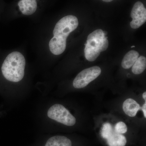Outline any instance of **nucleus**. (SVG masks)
Listing matches in <instances>:
<instances>
[{
	"mask_svg": "<svg viewBox=\"0 0 146 146\" xmlns=\"http://www.w3.org/2000/svg\"><path fill=\"white\" fill-rule=\"evenodd\" d=\"M78 26V18L73 15L65 16L57 22L53 32L54 36L49 43L53 54L58 55L65 51L68 36Z\"/></svg>",
	"mask_w": 146,
	"mask_h": 146,
	"instance_id": "1",
	"label": "nucleus"
},
{
	"mask_svg": "<svg viewBox=\"0 0 146 146\" xmlns=\"http://www.w3.org/2000/svg\"><path fill=\"white\" fill-rule=\"evenodd\" d=\"M26 60L23 55L19 52H13L5 59L2 65V73L8 81L19 82L23 78Z\"/></svg>",
	"mask_w": 146,
	"mask_h": 146,
	"instance_id": "2",
	"label": "nucleus"
},
{
	"mask_svg": "<svg viewBox=\"0 0 146 146\" xmlns=\"http://www.w3.org/2000/svg\"><path fill=\"white\" fill-rule=\"evenodd\" d=\"M48 117L64 125L72 126L76 123V119L67 108L60 104H55L48 110Z\"/></svg>",
	"mask_w": 146,
	"mask_h": 146,
	"instance_id": "3",
	"label": "nucleus"
},
{
	"mask_svg": "<svg viewBox=\"0 0 146 146\" xmlns=\"http://www.w3.org/2000/svg\"><path fill=\"white\" fill-rule=\"evenodd\" d=\"M102 70L99 67L94 66L84 69L79 73L73 82L74 87L79 89L87 86L100 75Z\"/></svg>",
	"mask_w": 146,
	"mask_h": 146,
	"instance_id": "4",
	"label": "nucleus"
},
{
	"mask_svg": "<svg viewBox=\"0 0 146 146\" xmlns=\"http://www.w3.org/2000/svg\"><path fill=\"white\" fill-rule=\"evenodd\" d=\"M133 20L130 23V26L133 29H138L143 25L146 21V9L141 2L135 3L131 13Z\"/></svg>",
	"mask_w": 146,
	"mask_h": 146,
	"instance_id": "5",
	"label": "nucleus"
},
{
	"mask_svg": "<svg viewBox=\"0 0 146 146\" xmlns=\"http://www.w3.org/2000/svg\"><path fill=\"white\" fill-rule=\"evenodd\" d=\"M18 5L21 13L26 16L32 15L37 8L36 0H20Z\"/></svg>",
	"mask_w": 146,
	"mask_h": 146,
	"instance_id": "6",
	"label": "nucleus"
},
{
	"mask_svg": "<svg viewBox=\"0 0 146 146\" xmlns=\"http://www.w3.org/2000/svg\"><path fill=\"white\" fill-rule=\"evenodd\" d=\"M123 109L126 115L133 117L136 116L138 110L141 109V107L135 100L128 98L123 103Z\"/></svg>",
	"mask_w": 146,
	"mask_h": 146,
	"instance_id": "7",
	"label": "nucleus"
},
{
	"mask_svg": "<svg viewBox=\"0 0 146 146\" xmlns=\"http://www.w3.org/2000/svg\"><path fill=\"white\" fill-rule=\"evenodd\" d=\"M72 146V141L67 137L62 136H55L49 138L44 146Z\"/></svg>",
	"mask_w": 146,
	"mask_h": 146,
	"instance_id": "8",
	"label": "nucleus"
},
{
	"mask_svg": "<svg viewBox=\"0 0 146 146\" xmlns=\"http://www.w3.org/2000/svg\"><path fill=\"white\" fill-rule=\"evenodd\" d=\"M139 56L138 52L131 50L125 55L122 61L121 65L124 69H128L133 66Z\"/></svg>",
	"mask_w": 146,
	"mask_h": 146,
	"instance_id": "9",
	"label": "nucleus"
},
{
	"mask_svg": "<svg viewBox=\"0 0 146 146\" xmlns=\"http://www.w3.org/2000/svg\"><path fill=\"white\" fill-rule=\"evenodd\" d=\"M126 143L125 136L115 131L107 139V143L109 146H125Z\"/></svg>",
	"mask_w": 146,
	"mask_h": 146,
	"instance_id": "10",
	"label": "nucleus"
},
{
	"mask_svg": "<svg viewBox=\"0 0 146 146\" xmlns=\"http://www.w3.org/2000/svg\"><path fill=\"white\" fill-rule=\"evenodd\" d=\"M146 68V57L141 56L138 58L133 64L132 68V72L135 74H140L145 70Z\"/></svg>",
	"mask_w": 146,
	"mask_h": 146,
	"instance_id": "11",
	"label": "nucleus"
},
{
	"mask_svg": "<svg viewBox=\"0 0 146 146\" xmlns=\"http://www.w3.org/2000/svg\"><path fill=\"white\" fill-rule=\"evenodd\" d=\"M101 52L99 50L91 48L88 45H85L84 49L85 56L86 59L89 61L92 62L95 61L99 56Z\"/></svg>",
	"mask_w": 146,
	"mask_h": 146,
	"instance_id": "12",
	"label": "nucleus"
},
{
	"mask_svg": "<svg viewBox=\"0 0 146 146\" xmlns=\"http://www.w3.org/2000/svg\"><path fill=\"white\" fill-rule=\"evenodd\" d=\"M113 128L109 123H105L102 128L101 135L103 138L107 139L113 132Z\"/></svg>",
	"mask_w": 146,
	"mask_h": 146,
	"instance_id": "13",
	"label": "nucleus"
},
{
	"mask_svg": "<svg viewBox=\"0 0 146 146\" xmlns=\"http://www.w3.org/2000/svg\"><path fill=\"white\" fill-rule=\"evenodd\" d=\"M104 31L102 29H97L89 35L87 37V40L94 39V40H102L105 37Z\"/></svg>",
	"mask_w": 146,
	"mask_h": 146,
	"instance_id": "14",
	"label": "nucleus"
},
{
	"mask_svg": "<svg viewBox=\"0 0 146 146\" xmlns=\"http://www.w3.org/2000/svg\"><path fill=\"white\" fill-rule=\"evenodd\" d=\"M115 132L117 133L122 134L125 133L127 131V126L125 123L120 121L117 123L115 126Z\"/></svg>",
	"mask_w": 146,
	"mask_h": 146,
	"instance_id": "15",
	"label": "nucleus"
},
{
	"mask_svg": "<svg viewBox=\"0 0 146 146\" xmlns=\"http://www.w3.org/2000/svg\"><path fill=\"white\" fill-rule=\"evenodd\" d=\"M108 46V37L105 36L104 38L103 39L101 45L100 50L101 51L103 52L107 50Z\"/></svg>",
	"mask_w": 146,
	"mask_h": 146,
	"instance_id": "16",
	"label": "nucleus"
},
{
	"mask_svg": "<svg viewBox=\"0 0 146 146\" xmlns=\"http://www.w3.org/2000/svg\"><path fill=\"white\" fill-rule=\"evenodd\" d=\"M145 102V103L144 104L142 107H141V109L143 110V112L144 117L145 118H146V103Z\"/></svg>",
	"mask_w": 146,
	"mask_h": 146,
	"instance_id": "17",
	"label": "nucleus"
},
{
	"mask_svg": "<svg viewBox=\"0 0 146 146\" xmlns=\"http://www.w3.org/2000/svg\"><path fill=\"white\" fill-rule=\"evenodd\" d=\"M143 97L145 100L146 102V92L145 91L143 94Z\"/></svg>",
	"mask_w": 146,
	"mask_h": 146,
	"instance_id": "18",
	"label": "nucleus"
},
{
	"mask_svg": "<svg viewBox=\"0 0 146 146\" xmlns=\"http://www.w3.org/2000/svg\"><path fill=\"white\" fill-rule=\"evenodd\" d=\"M102 1L105 2H110L112 1L113 0H102Z\"/></svg>",
	"mask_w": 146,
	"mask_h": 146,
	"instance_id": "19",
	"label": "nucleus"
},
{
	"mask_svg": "<svg viewBox=\"0 0 146 146\" xmlns=\"http://www.w3.org/2000/svg\"><path fill=\"white\" fill-rule=\"evenodd\" d=\"M107 32L106 31H104V35L105 36H106V35H107Z\"/></svg>",
	"mask_w": 146,
	"mask_h": 146,
	"instance_id": "20",
	"label": "nucleus"
},
{
	"mask_svg": "<svg viewBox=\"0 0 146 146\" xmlns=\"http://www.w3.org/2000/svg\"><path fill=\"white\" fill-rule=\"evenodd\" d=\"M133 47H135V46H132L131 47V48H133Z\"/></svg>",
	"mask_w": 146,
	"mask_h": 146,
	"instance_id": "21",
	"label": "nucleus"
}]
</instances>
